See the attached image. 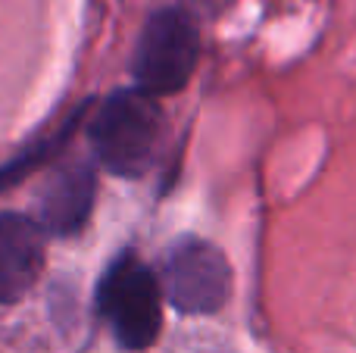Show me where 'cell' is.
Listing matches in <instances>:
<instances>
[{"label":"cell","instance_id":"cell-1","mask_svg":"<svg viewBox=\"0 0 356 353\" xmlns=\"http://www.w3.org/2000/svg\"><path fill=\"white\" fill-rule=\"evenodd\" d=\"M166 138V119L154 94L116 91L100 104L91 122V144L100 166L122 179H138L156 163Z\"/></svg>","mask_w":356,"mask_h":353},{"label":"cell","instance_id":"cell-2","mask_svg":"<svg viewBox=\"0 0 356 353\" xmlns=\"http://www.w3.org/2000/svg\"><path fill=\"white\" fill-rule=\"evenodd\" d=\"M97 310L113 325L119 344L144 350L156 341L163 325V288L160 279L138 256L122 254L97 288Z\"/></svg>","mask_w":356,"mask_h":353},{"label":"cell","instance_id":"cell-3","mask_svg":"<svg viewBox=\"0 0 356 353\" xmlns=\"http://www.w3.org/2000/svg\"><path fill=\"white\" fill-rule=\"evenodd\" d=\"M200 60V35L188 13L181 10H160L147 19L135 47V81L141 91L154 94H175L188 85Z\"/></svg>","mask_w":356,"mask_h":353},{"label":"cell","instance_id":"cell-4","mask_svg":"<svg viewBox=\"0 0 356 353\" xmlns=\"http://www.w3.org/2000/svg\"><path fill=\"white\" fill-rule=\"evenodd\" d=\"M163 285L175 310L203 316L225 306L232 294V266L216 244L181 238L166 256Z\"/></svg>","mask_w":356,"mask_h":353},{"label":"cell","instance_id":"cell-5","mask_svg":"<svg viewBox=\"0 0 356 353\" xmlns=\"http://www.w3.org/2000/svg\"><path fill=\"white\" fill-rule=\"evenodd\" d=\"M44 269V229L19 213H0V304H16Z\"/></svg>","mask_w":356,"mask_h":353},{"label":"cell","instance_id":"cell-6","mask_svg":"<svg viewBox=\"0 0 356 353\" xmlns=\"http://www.w3.org/2000/svg\"><path fill=\"white\" fill-rule=\"evenodd\" d=\"M94 191H97V179L88 163H66L47 179L41 191V204H38V216H41V229L47 235H75L91 216Z\"/></svg>","mask_w":356,"mask_h":353},{"label":"cell","instance_id":"cell-7","mask_svg":"<svg viewBox=\"0 0 356 353\" xmlns=\"http://www.w3.org/2000/svg\"><path fill=\"white\" fill-rule=\"evenodd\" d=\"M79 119H81V113H79V116H75L72 122H69L66 129H63V131H60V135H56V138H47V141H44L41 147L29 150V154H22V156H19L16 163H10V166H3V169H0V191H3L6 185H13V181H16L19 175H25V172H29L31 166H38V163L50 160V150H60V147H63V141H66V138H69V135H72V131H75V122H79Z\"/></svg>","mask_w":356,"mask_h":353}]
</instances>
